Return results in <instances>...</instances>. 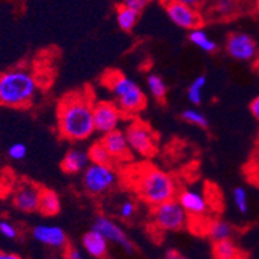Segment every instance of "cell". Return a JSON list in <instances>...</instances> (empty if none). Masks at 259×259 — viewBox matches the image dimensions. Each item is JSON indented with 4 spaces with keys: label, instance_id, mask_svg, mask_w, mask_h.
<instances>
[{
    "label": "cell",
    "instance_id": "obj_1",
    "mask_svg": "<svg viewBox=\"0 0 259 259\" xmlns=\"http://www.w3.org/2000/svg\"><path fill=\"white\" fill-rule=\"evenodd\" d=\"M93 105L88 93H70L58 106V131L63 138L84 141L93 134Z\"/></svg>",
    "mask_w": 259,
    "mask_h": 259
},
{
    "label": "cell",
    "instance_id": "obj_2",
    "mask_svg": "<svg viewBox=\"0 0 259 259\" xmlns=\"http://www.w3.org/2000/svg\"><path fill=\"white\" fill-rule=\"evenodd\" d=\"M37 84L29 71L16 69L0 75V105L26 107L36 93Z\"/></svg>",
    "mask_w": 259,
    "mask_h": 259
},
{
    "label": "cell",
    "instance_id": "obj_3",
    "mask_svg": "<svg viewBox=\"0 0 259 259\" xmlns=\"http://www.w3.org/2000/svg\"><path fill=\"white\" fill-rule=\"evenodd\" d=\"M136 188L140 196L154 206L176 196V183L173 178L154 166L142 169L138 173Z\"/></svg>",
    "mask_w": 259,
    "mask_h": 259
},
{
    "label": "cell",
    "instance_id": "obj_4",
    "mask_svg": "<svg viewBox=\"0 0 259 259\" xmlns=\"http://www.w3.org/2000/svg\"><path fill=\"white\" fill-rule=\"evenodd\" d=\"M106 85L111 89L117 106L125 115H134L142 111L146 106V96L137 83L119 71H110L103 76Z\"/></svg>",
    "mask_w": 259,
    "mask_h": 259
},
{
    "label": "cell",
    "instance_id": "obj_5",
    "mask_svg": "<svg viewBox=\"0 0 259 259\" xmlns=\"http://www.w3.org/2000/svg\"><path fill=\"white\" fill-rule=\"evenodd\" d=\"M154 222L162 231H180L187 223V211L178 200H168L155 205Z\"/></svg>",
    "mask_w": 259,
    "mask_h": 259
},
{
    "label": "cell",
    "instance_id": "obj_6",
    "mask_svg": "<svg viewBox=\"0 0 259 259\" xmlns=\"http://www.w3.org/2000/svg\"><path fill=\"white\" fill-rule=\"evenodd\" d=\"M116 182V174L110 165L94 164L88 165L84 170L83 185L92 195H101L114 186Z\"/></svg>",
    "mask_w": 259,
    "mask_h": 259
},
{
    "label": "cell",
    "instance_id": "obj_7",
    "mask_svg": "<svg viewBox=\"0 0 259 259\" xmlns=\"http://www.w3.org/2000/svg\"><path fill=\"white\" fill-rule=\"evenodd\" d=\"M131 150L142 155L151 156L156 148V136L152 129L142 121H133L129 124L125 131Z\"/></svg>",
    "mask_w": 259,
    "mask_h": 259
},
{
    "label": "cell",
    "instance_id": "obj_8",
    "mask_svg": "<svg viewBox=\"0 0 259 259\" xmlns=\"http://www.w3.org/2000/svg\"><path fill=\"white\" fill-rule=\"evenodd\" d=\"M162 6L169 18L182 29L192 30L201 25V16L196 8L178 3L176 0H162Z\"/></svg>",
    "mask_w": 259,
    "mask_h": 259
},
{
    "label": "cell",
    "instance_id": "obj_9",
    "mask_svg": "<svg viewBox=\"0 0 259 259\" xmlns=\"http://www.w3.org/2000/svg\"><path fill=\"white\" fill-rule=\"evenodd\" d=\"M122 111L114 102H98L93 105L94 129L100 133H108L119 126Z\"/></svg>",
    "mask_w": 259,
    "mask_h": 259
},
{
    "label": "cell",
    "instance_id": "obj_10",
    "mask_svg": "<svg viewBox=\"0 0 259 259\" xmlns=\"http://www.w3.org/2000/svg\"><path fill=\"white\" fill-rule=\"evenodd\" d=\"M226 49L231 57L237 61H250L258 54L255 40L244 32L231 34L227 39Z\"/></svg>",
    "mask_w": 259,
    "mask_h": 259
},
{
    "label": "cell",
    "instance_id": "obj_11",
    "mask_svg": "<svg viewBox=\"0 0 259 259\" xmlns=\"http://www.w3.org/2000/svg\"><path fill=\"white\" fill-rule=\"evenodd\" d=\"M93 230L98 231L101 235L107 239V241H111L114 244L119 245L122 250L125 251L126 254H133L134 253V245L125 232L119 227L115 222H112L110 218L106 217H98L97 220L94 221L93 223Z\"/></svg>",
    "mask_w": 259,
    "mask_h": 259
},
{
    "label": "cell",
    "instance_id": "obj_12",
    "mask_svg": "<svg viewBox=\"0 0 259 259\" xmlns=\"http://www.w3.org/2000/svg\"><path fill=\"white\" fill-rule=\"evenodd\" d=\"M32 236L40 244L53 249H63L67 246V236L65 231L57 226L40 225L34 227Z\"/></svg>",
    "mask_w": 259,
    "mask_h": 259
},
{
    "label": "cell",
    "instance_id": "obj_13",
    "mask_svg": "<svg viewBox=\"0 0 259 259\" xmlns=\"http://www.w3.org/2000/svg\"><path fill=\"white\" fill-rule=\"evenodd\" d=\"M41 190L31 183H25L16 191L13 196V204L23 213H34L39 209Z\"/></svg>",
    "mask_w": 259,
    "mask_h": 259
},
{
    "label": "cell",
    "instance_id": "obj_14",
    "mask_svg": "<svg viewBox=\"0 0 259 259\" xmlns=\"http://www.w3.org/2000/svg\"><path fill=\"white\" fill-rule=\"evenodd\" d=\"M102 143L114 160H124L131 156V146L124 132L115 129L103 136Z\"/></svg>",
    "mask_w": 259,
    "mask_h": 259
},
{
    "label": "cell",
    "instance_id": "obj_15",
    "mask_svg": "<svg viewBox=\"0 0 259 259\" xmlns=\"http://www.w3.org/2000/svg\"><path fill=\"white\" fill-rule=\"evenodd\" d=\"M178 201L187 211V214H191V215H202L208 210L206 199L195 190H185L183 192H181Z\"/></svg>",
    "mask_w": 259,
    "mask_h": 259
},
{
    "label": "cell",
    "instance_id": "obj_16",
    "mask_svg": "<svg viewBox=\"0 0 259 259\" xmlns=\"http://www.w3.org/2000/svg\"><path fill=\"white\" fill-rule=\"evenodd\" d=\"M81 244L87 253L93 258H105L108 253L107 239L93 228L84 235Z\"/></svg>",
    "mask_w": 259,
    "mask_h": 259
},
{
    "label": "cell",
    "instance_id": "obj_17",
    "mask_svg": "<svg viewBox=\"0 0 259 259\" xmlns=\"http://www.w3.org/2000/svg\"><path fill=\"white\" fill-rule=\"evenodd\" d=\"M89 161L91 159H89L88 152L83 151L80 148H72L63 157L62 169L66 173L77 174L81 170H85Z\"/></svg>",
    "mask_w": 259,
    "mask_h": 259
},
{
    "label": "cell",
    "instance_id": "obj_18",
    "mask_svg": "<svg viewBox=\"0 0 259 259\" xmlns=\"http://www.w3.org/2000/svg\"><path fill=\"white\" fill-rule=\"evenodd\" d=\"M40 211L44 215H56V214L60 213L61 210V201L58 195L52 190H41V194H40V201H39V209Z\"/></svg>",
    "mask_w": 259,
    "mask_h": 259
},
{
    "label": "cell",
    "instance_id": "obj_19",
    "mask_svg": "<svg viewBox=\"0 0 259 259\" xmlns=\"http://www.w3.org/2000/svg\"><path fill=\"white\" fill-rule=\"evenodd\" d=\"M138 17H140V12L134 11V9L129 8V7H125L121 4L117 8L116 20L120 26V29H122L124 31H131V30H133V27L137 23Z\"/></svg>",
    "mask_w": 259,
    "mask_h": 259
},
{
    "label": "cell",
    "instance_id": "obj_20",
    "mask_svg": "<svg viewBox=\"0 0 259 259\" xmlns=\"http://www.w3.org/2000/svg\"><path fill=\"white\" fill-rule=\"evenodd\" d=\"M213 253L214 256L218 259H235L240 256L237 246L230 239L215 241L213 246Z\"/></svg>",
    "mask_w": 259,
    "mask_h": 259
},
{
    "label": "cell",
    "instance_id": "obj_21",
    "mask_svg": "<svg viewBox=\"0 0 259 259\" xmlns=\"http://www.w3.org/2000/svg\"><path fill=\"white\" fill-rule=\"evenodd\" d=\"M188 37H190V40L195 44V46H197L200 49H202V51L214 52V51H217V48H218L215 41H213V40L209 39L208 34H206L204 30L199 29V27L191 30Z\"/></svg>",
    "mask_w": 259,
    "mask_h": 259
},
{
    "label": "cell",
    "instance_id": "obj_22",
    "mask_svg": "<svg viewBox=\"0 0 259 259\" xmlns=\"http://www.w3.org/2000/svg\"><path fill=\"white\" fill-rule=\"evenodd\" d=\"M89 159L94 164H102V165H110L112 162V156L110 155V152L107 151V148L105 147V145L101 142H96L91 148H89Z\"/></svg>",
    "mask_w": 259,
    "mask_h": 259
},
{
    "label": "cell",
    "instance_id": "obj_23",
    "mask_svg": "<svg viewBox=\"0 0 259 259\" xmlns=\"http://www.w3.org/2000/svg\"><path fill=\"white\" fill-rule=\"evenodd\" d=\"M208 235L214 241L230 239L231 235H232V227L225 221H215L209 226Z\"/></svg>",
    "mask_w": 259,
    "mask_h": 259
},
{
    "label": "cell",
    "instance_id": "obj_24",
    "mask_svg": "<svg viewBox=\"0 0 259 259\" xmlns=\"http://www.w3.org/2000/svg\"><path fill=\"white\" fill-rule=\"evenodd\" d=\"M206 85V77L199 75L187 89V97L192 105H200L202 101V89Z\"/></svg>",
    "mask_w": 259,
    "mask_h": 259
},
{
    "label": "cell",
    "instance_id": "obj_25",
    "mask_svg": "<svg viewBox=\"0 0 259 259\" xmlns=\"http://www.w3.org/2000/svg\"><path fill=\"white\" fill-rule=\"evenodd\" d=\"M147 85H148V88H150V92L152 93V96H154L156 100L162 101L164 98H165L166 84H165V81L162 80L161 76H159V75H155V74L148 75Z\"/></svg>",
    "mask_w": 259,
    "mask_h": 259
},
{
    "label": "cell",
    "instance_id": "obj_26",
    "mask_svg": "<svg viewBox=\"0 0 259 259\" xmlns=\"http://www.w3.org/2000/svg\"><path fill=\"white\" fill-rule=\"evenodd\" d=\"M182 119L185 121L191 122V124H195L197 126H201V128H208L209 121L206 119V116L202 112L194 110V108H188L186 111H183Z\"/></svg>",
    "mask_w": 259,
    "mask_h": 259
},
{
    "label": "cell",
    "instance_id": "obj_27",
    "mask_svg": "<svg viewBox=\"0 0 259 259\" xmlns=\"http://www.w3.org/2000/svg\"><path fill=\"white\" fill-rule=\"evenodd\" d=\"M232 197H234V202L235 205H236L237 210L242 214L248 213L249 202L246 190L244 187H236L234 190V192H232Z\"/></svg>",
    "mask_w": 259,
    "mask_h": 259
},
{
    "label": "cell",
    "instance_id": "obj_28",
    "mask_svg": "<svg viewBox=\"0 0 259 259\" xmlns=\"http://www.w3.org/2000/svg\"><path fill=\"white\" fill-rule=\"evenodd\" d=\"M26 154H27V148L23 143H15L12 145L8 150V155L13 160H22L26 157Z\"/></svg>",
    "mask_w": 259,
    "mask_h": 259
},
{
    "label": "cell",
    "instance_id": "obj_29",
    "mask_svg": "<svg viewBox=\"0 0 259 259\" xmlns=\"http://www.w3.org/2000/svg\"><path fill=\"white\" fill-rule=\"evenodd\" d=\"M235 8H236V4H235L234 0H220L217 3V11L223 16L232 15Z\"/></svg>",
    "mask_w": 259,
    "mask_h": 259
},
{
    "label": "cell",
    "instance_id": "obj_30",
    "mask_svg": "<svg viewBox=\"0 0 259 259\" xmlns=\"http://www.w3.org/2000/svg\"><path fill=\"white\" fill-rule=\"evenodd\" d=\"M0 234L3 235L4 237H7V239H16L18 232L15 226L11 225L7 221H2L0 222Z\"/></svg>",
    "mask_w": 259,
    "mask_h": 259
},
{
    "label": "cell",
    "instance_id": "obj_31",
    "mask_svg": "<svg viewBox=\"0 0 259 259\" xmlns=\"http://www.w3.org/2000/svg\"><path fill=\"white\" fill-rule=\"evenodd\" d=\"M151 0H122V6L129 7V8L134 9L137 12H142L146 7L150 4Z\"/></svg>",
    "mask_w": 259,
    "mask_h": 259
},
{
    "label": "cell",
    "instance_id": "obj_32",
    "mask_svg": "<svg viewBox=\"0 0 259 259\" xmlns=\"http://www.w3.org/2000/svg\"><path fill=\"white\" fill-rule=\"evenodd\" d=\"M134 211H136V208H134L133 202L131 201H125L124 204H121V206H120V215H121L122 218H125V220L133 217Z\"/></svg>",
    "mask_w": 259,
    "mask_h": 259
},
{
    "label": "cell",
    "instance_id": "obj_33",
    "mask_svg": "<svg viewBox=\"0 0 259 259\" xmlns=\"http://www.w3.org/2000/svg\"><path fill=\"white\" fill-rule=\"evenodd\" d=\"M65 256L66 258H70V259H81L83 258V254H81V251H80L79 249L71 246V248L66 249Z\"/></svg>",
    "mask_w": 259,
    "mask_h": 259
},
{
    "label": "cell",
    "instance_id": "obj_34",
    "mask_svg": "<svg viewBox=\"0 0 259 259\" xmlns=\"http://www.w3.org/2000/svg\"><path fill=\"white\" fill-rule=\"evenodd\" d=\"M250 112H251V115L254 116V119H256V121H259V96L251 101Z\"/></svg>",
    "mask_w": 259,
    "mask_h": 259
},
{
    "label": "cell",
    "instance_id": "obj_35",
    "mask_svg": "<svg viewBox=\"0 0 259 259\" xmlns=\"http://www.w3.org/2000/svg\"><path fill=\"white\" fill-rule=\"evenodd\" d=\"M176 2L186 4V6L192 7V8H196V9L200 8V7H201V4L204 3V0H176Z\"/></svg>",
    "mask_w": 259,
    "mask_h": 259
},
{
    "label": "cell",
    "instance_id": "obj_36",
    "mask_svg": "<svg viewBox=\"0 0 259 259\" xmlns=\"http://www.w3.org/2000/svg\"><path fill=\"white\" fill-rule=\"evenodd\" d=\"M20 256L16 255V254H11V253H6V251L0 250V259H18Z\"/></svg>",
    "mask_w": 259,
    "mask_h": 259
},
{
    "label": "cell",
    "instance_id": "obj_37",
    "mask_svg": "<svg viewBox=\"0 0 259 259\" xmlns=\"http://www.w3.org/2000/svg\"><path fill=\"white\" fill-rule=\"evenodd\" d=\"M254 67H255L256 71L259 72V54H256V58H255V63H254Z\"/></svg>",
    "mask_w": 259,
    "mask_h": 259
},
{
    "label": "cell",
    "instance_id": "obj_38",
    "mask_svg": "<svg viewBox=\"0 0 259 259\" xmlns=\"http://www.w3.org/2000/svg\"><path fill=\"white\" fill-rule=\"evenodd\" d=\"M256 11H258L259 13V0H256Z\"/></svg>",
    "mask_w": 259,
    "mask_h": 259
}]
</instances>
